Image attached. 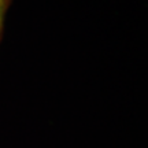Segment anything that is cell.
Wrapping results in <instances>:
<instances>
[{"label": "cell", "instance_id": "1", "mask_svg": "<svg viewBox=\"0 0 148 148\" xmlns=\"http://www.w3.org/2000/svg\"><path fill=\"white\" fill-rule=\"evenodd\" d=\"M8 3H10V0H0V12H5Z\"/></svg>", "mask_w": 148, "mask_h": 148}, {"label": "cell", "instance_id": "2", "mask_svg": "<svg viewBox=\"0 0 148 148\" xmlns=\"http://www.w3.org/2000/svg\"><path fill=\"white\" fill-rule=\"evenodd\" d=\"M3 19H4V12H0V32H1V27H3Z\"/></svg>", "mask_w": 148, "mask_h": 148}]
</instances>
